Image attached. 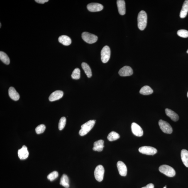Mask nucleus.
<instances>
[{"label": "nucleus", "mask_w": 188, "mask_h": 188, "mask_svg": "<svg viewBox=\"0 0 188 188\" xmlns=\"http://www.w3.org/2000/svg\"><path fill=\"white\" fill-rule=\"evenodd\" d=\"M187 97L188 98V92L187 94Z\"/></svg>", "instance_id": "obj_36"}, {"label": "nucleus", "mask_w": 188, "mask_h": 188, "mask_svg": "<svg viewBox=\"0 0 188 188\" xmlns=\"http://www.w3.org/2000/svg\"><path fill=\"white\" fill-rule=\"evenodd\" d=\"M66 122V119L65 117H62L59 121L58 127L60 130H62L65 128Z\"/></svg>", "instance_id": "obj_28"}, {"label": "nucleus", "mask_w": 188, "mask_h": 188, "mask_svg": "<svg viewBox=\"0 0 188 188\" xmlns=\"http://www.w3.org/2000/svg\"><path fill=\"white\" fill-rule=\"evenodd\" d=\"M188 12V0L185 1L180 11V17L181 18H184L187 16Z\"/></svg>", "instance_id": "obj_20"}, {"label": "nucleus", "mask_w": 188, "mask_h": 188, "mask_svg": "<svg viewBox=\"0 0 188 188\" xmlns=\"http://www.w3.org/2000/svg\"><path fill=\"white\" fill-rule=\"evenodd\" d=\"M29 153L26 146L23 145V147L18 151V155L21 160H25L28 158Z\"/></svg>", "instance_id": "obj_13"}, {"label": "nucleus", "mask_w": 188, "mask_h": 188, "mask_svg": "<svg viewBox=\"0 0 188 188\" xmlns=\"http://www.w3.org/2000/svg\"><path fill=\"white\" fill-rule=\"evenodd\" d=\"M82 67L88 77L90 78L92 77V71L90 67L85 62H83L82 64Z\"/></svg>", "instance_id": "obj_22"}, {"label": "nucleus", "mask_w": 188, "mask_h": 188, "mask_svg": "<svg viewBox=\"0 0 188 188\" xmlns=\"http://www.w3.org/2000/svg\"><path fill=\"white\" fill-rule=\"evenodd\" d=\"M181 157L183 163L186 167H188V151L183 149L181 152Z\"/></svg>", "instance_id": "obj_21"}, {"label": "nucleus", "mask_w": 188, "mask_h": 188, "mask_svg": "<svg viewBox=\"0 0 188 188\" xmlns=\"http://www.w3.org/2000/svg\"><path fill=\"white\" fill-rule=\"evenodd\" d=\"M177 35L183 38H187L188 37V31L184 29L180 30L177 31Z\"/></svg>", "instance_id": "obj_31"}, {"label": "nucleus", "mask_w": 188, "mask_h": 188, "mask_svg": "<svg viewBox=\"0 0 188 188\" xmlns=\"http://www.w3.org/2000/svg\"><path fill=\"white\" fill-rule=\"evenodd\" d=\"M36 2L39 3V4H43L47 2L48 0H35Z\"/></svg>", "instance_id": "obj_32"}, {"label": "nucleus", "mask_w": 188, "mask_h": 188, "mask_svg": "<svg viewBox=\"0 0 188 188\" xmlns=\"http://www.w3.org/2000/svg\"><path fill=\"white\" fill-rule=\"evenodd\" d=\"M0 25H1V26H1V27H0V28H1V23H0Z\"/></svg>", "instance_id": "obj_35"}, {"label": "nucleus", "mask_w": 188, "mask_h": 188, "mask_svg": "<svg viewBox=\"0 0 188 188\" xmlns=\"http://www.w3.org/2000/svg\"><path fill=\"white\" fill-rule=\"evenodd\" d=\"M0 59L6 65H9L10 63V59L9 57L6 53L3 51L0 52Z\"/></svg>", "instance_id": "obj_25"}, {"label": "nucleus", "mask_w": 188, "mask_h": 188, "mask_svg": "<svg viewBox=\"0 0 188 188\" xmlns=\"http://www.w3.org/2000/svg\"><path fill=\"white\" fill-rule=\"evenodd\" d=\"M140 94L144 95H148L153 92V91L151 88L148 86H145L142 87L139 92Z\"/></svg>", "instance_id": "obj_23"}, {"label": "nucleus", "mask_w": 188, "mask_h": 188, "mask_svg": "<svg viewBox=\"0 0 188 188\" xmlns=\"http://www.w3.org/2000/svg\"><path fill=\"white\" fill-rule=\"evenodd\" d=\"M46 127L44 124H40L37 126L35 129V131L37 134H40L44 133Z\"/></svg>", "instance_id": "obj_30"}, {"label": "nucleus", "mask_w": 188, "mask_h": 188, "mask_svg": "<svg viewBox=\"0 0 188 188\" xmlns=\"http://www.w3.org/2000/svg\"><path fill=\"white\" fill-rule=\"evenodd\" d=\"M187 53H188V50L187 51Z\"/></svg>", "instance_id": "obj_37"}, {"label": "nucleus", "mask_w": 188, "mask_h": 188, "mask_svg": "<svg viewBox=\"0 0 188 188\" xmlns=\"http://www.w3.org/2000/svg\"><path fill=\"white\" fill-rule=\"evenodd\" d=\"M118 11L120 15L123 16L126 12L125 1L124 0H118L117 1Z\"/></svg>", "instance_id": "obj_15"}, {"label": "nucleus", "mask_w": 188, "mask_h": 188, "mask_svg": "<svg viewBox=\"0 0 188 188\" xmlns=\"http://www.w3.org/2000/svg\"><path fill=\"white\" fill-rule=\"evenodd\" d=\"M64 92L62 91H55L50 95L49 100L50 101L57 100L62 98Z\"/></svg>", "instance_id": "obj_14"}, {"label": "nucleus", "mask_w": 188, "mask_h": 188, "mask_svg": "<svg viewBox=\"0 0 188 188\" xmlns=\"http://www.w3.org/2000/svg\"><path fill=\"white\" fill-rule=\"evenodd\" d=\"M60 184L66 188H69V180L68 177L66 174H63L61 177L60 181Z\"/></svg>", "instance_id": "obj_24"}, {"label": "nucleus", "mask_w": 188, "mask_h": 188, "mask_svg": "<svg viewBox=\"0 0 188 188\" xmlns=\"http://www.w3.org/2000/svg\"><path fill=\"white\" fill-rule=\"evenodd\" d=\"M59 42L63 45L65 46H69L72 43L71 38L66 35H62L59 37Z\"/></svg>", "instance_id": "obj_19"}, {"label": "nucleus", "mask_w": 188, "mask_h": 188, "mask_svg": "<svg viewBox=\"0 0 188 188\" xmlns=\"http://www.w3.org/2000/svg\"><path fill=\"white\" fill-rule=\"evenodd\" d=\"M120 138V135L115 131L111 132L108 135L107 139L109 141H114L118 140Z\"/></svg>", "instance_id": "obj_26"}, {"label": "nucleus", "mask_w": 188, "mask_h": 188, "mask_svg": "<svg viewBox=\"0 0 188 188\" xmlns=\"http://www.w3.org/2000/svg\"><path fill=\"white\" fill-rule=\"evenodd\" d=\"M80 70L78 68H76L74 69L72 72V78L74 79H79L80 78Z\"/></svg>", "instance_id": "obj_27"}, {"label": "nucleus", "mask_w": 188, "mask_h": 188, "mask_svg": "<svg viewBox=\"0 0 188 188\" xmlns=\"http://www.w3.org/2000/svg\"><path fill=\"white\" fill-rule=\"evenodd\" d=\"M118 172L120 175L122 176H125L127 173V168L126 165L121 161H119L117 164Z\"/></svg>", "instance_id": "obj_12"}, {"label": "nucleus", "mask_w": 188, "mask_h": 188, "mask_svg": "<svg viewBox=\"0 0 188 188\" xmlns=\"http://www.w3.org/2000/svg\"><path fill=\"white\" fill-rule=\"evenodd\" d=\"M163 188H167L166 186H165V187H164Z\"/></svg>", "instance_id": "obj_34"}, {"label": "nucleus", "mask_w": 188, "mask_h": 188, "mask_svg": "<svg viewBox=\"0 0 188 188\" xmlns=\"http://www.w3.org/2000/svg\"><path fill=\"white\" fill-rule=\"evenodd\" d=\"M58 172L56 171H54L49 174L47 176V179L50 181H53L56 179L58 176Z\"/></svg>", "instance_id": "obj_29"}, {"label": "nucleus", "mask_w": 188, "mask_h": 188, "mask_svg": "<svg viewBox=\"0 0 188 188\" xmlns=\"http://www.w3.org/2000/svg\"><path fill=\"white\" fill-rule=\"evenodd\" d=\"M138 26L140 30H143L147 26V17L145 11H141L139 13L138 18Z\"/></svg>", "instance_id": "obj_1"}, {"label": "nucleus", "mask_w": 188, "mask_h": 188, "mask_svg": "<svg viewBox=\"0 0 188 188\" xmlns=\"http://www.w3.org/2000/svg\"><path fill=\"white\" fill-rule=\"evenodd\" d=\"M159 124L161 129L163 133L171 134L173 131L172 128L168 123L162 120H159Z\"/></svg>", "instance_id": "obj_7"}, {"label": "nucleus", "mask_w": 188, "mask_h": 188, "mask_svg": "<svg viewBox=\"0 0 188 188\" xmlns=\"http://www.w3.org/2000/svg\"><path fill=\"white\" fill-rule=\"evenodd\" d=\"M82 37L85 42L90 44L96 43L98 39V37L96 35L87 32H83L82 33Z\"/></svg>", "instance_id": "obj_4"}, {"label": "nucleus", "mask_w": 188, "mask_h": 188, "mask_svg": "<svg viewBox=\"0 0 188 188\" xmlns=\"http://www.w3.org/2000/svg\"><path fill=\"white\" fill-rule=\"evenodd\" d=\"M142 188H154V185L153 184L150 183Z\"/></svg>", "instance_id": "obj_33"}, {"label": "nucleus", "mask_w": 188, "mask_h": 188, "mask_svg": "<svg viewBox=\"0 0 188 188\" xmlns=\"http://www.w3.org/2000/svg\"><path fill=\"white\" fill-rule=\"evenodd\" d=\"M95 122L96 120H91L82 125L79 132V135L82 136L87 134L92 129Z\"/></svg>", "instance_id": "obj_2"}, {"label": "nucleus", "mask_w": 188, "mask_h": 188, "mask_svg": "<svg viewBox=\"0 0 188 188\" xmlns=\"http://www.w3.org/2000/svg\"><path fill=\"white\" fill-rule=\"evenodd\" d=\"M159 170L162 173L169 177H174L176 174V172L174 169L170 166L167 165L160 166L159 167Z\"/></svg>", "instance_id": "obj_3"}, {"label": "nucleus", "mask_w": 188, "mask_h": 188, "mask_svg": "<svg viewBox=\"0 0 188 188\" xmlns=\"http://www.w3.org/2000/svg\"><path fill=\"white\" fill-rule=\"evenodd\" d=\"M165 112L167 116L170 118L172 121L176 122L179 120L178 115L172 110L166 108L165 109Z\"/></svg>", "instance_id": "obj_18"}, {"label": "nucleus", "mask_w": 188, "mask_h": 188, "mask_svg": "<svg viewBox=\"0 0 188 188\" xmlns=\"http://www.w3.org/2000/svg\"><path fill=\"white\" fill-rule=\"evenodd\" d=\"M105 169L103 166L98 165L96 167L94 172V177L98 182H101L104 178Z\"/></svg>", "instance_id": "obj_5"}, {"label": "nucleus", "mask_w": 188, "mask_h": 188, "mask_svg": "<svg viewBox=\"0 0 188 188\" xmlns=\"http://www.w3.org/2000/svg\"><path fill=\"white\" fill-rule=\"evenodd\" d=\"M131 128L132 132L135 136L137 137L143 136V130L139 125L136 123H133L132 124Z\"/></svg>", "instance_id": "obj_9"}, {"label": "nucleus", "mask_w": 188, "mask_h": 188, "mask_svg": "<svg viewBox=\"0 0 188 188\" xmlns=\"http://www.w3.org/2000/svg\"><path fill=\"white\" fill-rule=\"evenodd\" d=\"M139 151L140 153L147 155H154L156 154L157 150L153 147L149 146H144L140 147Z\"/></svg>", "instance_id": "obj_8"}, {"label": "nucleus", "mask_w": 188, "mask_h": 188, "mask_svg": "<svg viewBox=\"0 0 188 188\" xmlns=\"http://www.w3.org/2000/svg\"><path fill=\"white\" fill-rule=\"evenodd\" d=\"M118 74L121 77H128L133 74V71L131 67L125 66L120 69Z\"/></svg>", "instance_id": "obj_10"}, {"label": "nucleus", "mask_w": 188, "mask_h": 188, "mask_svg": "<svg viewBox=\"0 0 188 188\" xmlns=\"http://www.w3.org/2000/svg\"><path fill=\"white\" fill-rule=\"evenodd\" d=\"M94 146L93 150L94 151L98 152L102 151L104 147V141L102 140H99L94 143Z\"/></svg>", "instance_id": "obj_17"}, {"label": "nucleus", "mask_w": 188, "mask_h": 188, "mask_svg": "<svg viewBox=\"0 0 188 188\" xmlns=\"http://www.w3.org/2000/svg\"><path fill=\"white\" fill-rule=\"evenodd\" d=\"M111 50L108 46H105L101 52V60L104 63H106L109 60L111 57Z\"/></svg>", "instance_id": "obj_6"}, {"label": "nucleus", "mask_w": 188, "mask_h": 188, "mask_svg": "<svg viewBox=\"0 0 188 188\" xmlns=\"http://www.w3.org/2000/svg\"><path fill=\"white\" fill-rule=\"evenodd\" d=\"M87 8L90 11L96 12L102 11L104 8V6L99 3H91L87 5Z\"/></svg>", "instance_id": "obj_11"}, {"label": "nucleus", "mask_w": 188, "mask_h": 188, "mask_svg": "<svg viewBox=\"0 0 188 188\" xmlns=\"http://www.w3.org/2000/svg\"><path fill=\"white\" fill-rule=\"evenodd\" d=\"M8 94L11 99L14 101H17L20 99V95L14 87H11L8 90Z\"/></svg>", "instance_id": "obj_16"}]
</instances>
